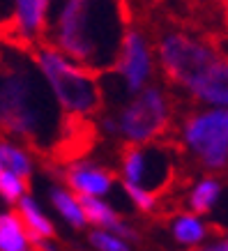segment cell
I'll return each instance as SVG.
<instances>
[{"label":"cell","mask_w":228,"mask_h":251,"mask_svg":"<svg viewBox=\"0 0 228 251\" xmlns=\"http://www.w3.org/2000/svg\"><path fill=\"white\" fill-rule=\"evenodd\" d=\"M90 244L99 251H129L127 240H122L120 235H115L111 230H92L90 233Z\"/></svg>","instance_id":"cell-19"},{"label":"cell","mask_w":228,"mask_h":251,"mask_svg":"<svg viewBox=\"0 0 228 251\" xmlns=\"http://www.w3.org/2000/svg\"><path fill=\"white\" fill-rule=\"evenodd\" d=\"M129 28L127 0H49L39 42L95 74L115 67Z\"/></svg>","instance_id":"cell-2"},{"label":"cell","mask_w":228,"mask_h":251,"mask_svg":"<svg viewBox=\"0 0 228 251\" xmlns=\"http://www.w3.org/2000/svg\"><path fill=\"white\" fill-rule=\"evenodd\" d=\"M65 182L76 196H104L113 189L115 175L90 161H74L65 171Z\"/></svg>","instance_id":"cell-10"},{"label":"cell","mask_w":228,"mask_h":251,"mask_svg":"<svg viewBox=\"0 0 228 251\" xmlns=\"http://www.w3.org/2000/svg\"><path fill=\"white\" fill-rule=\"evenodd\" d=\"M14 23V0H0V30H12Z\"/></svg>","instance_id":"cell-21"},{"label":"cell","mask_w":228,"mask_h":251,"mask_svg":"<svg viewBox=\"0 0 228 251\" xmlns=\"http://www.w3.org/2000/svg\"><path fill=\"white\" fill-rule=\"evenodd\" d=\"M51 203H53L58 214L67 221L69 226L83 228L85 224H88V219H85V214H83V207H81V201H78V196L72 194L69 189L53 187V189H51Z\"/></svg>","instance_id":"cell-13"},{"label":"cell","mask_w":228,"mask_h":251,"mask_svg":"<svg viewBox=\"0 0 228 251\" xmlns=\"http://www.w3.org/2000/svg\"><path fill=\"white\" fill-rule=\"evenodd\" d=\"M30 240L19 212L0 214V251H28Z\"/></svg>","instance_id":"cell-12"},{"label":"cell","mask_w":228,"mask_h":251,"mask_svg":"<svg viewBox=\"0 0 228 251\" xmlns=\"http://www.w3.org/2000/svg\"><path fill=\"white\" fill-rule=\"evenodd\" d=\"M182 143L207 171L228 168V106L191 113L182 125Z\"/></svg>","instance_id":"cell-5"},{"label":"cell","mask_w":228,"mask_h":251,"mask_svg":"<svg viewBox=\"0 0 228 251\" xmlns=\"http://www.w3.org/2000/svg\"><path fill=\"white\" fill-rule=\"evenodd\" d=\"M49 0H14V23H12V42L32 46L42 39L46 25Z\"/></svg>","instance_id":"cell-9"},{"label":"cell","mask_w":228,"mask_h":251,"mask_svg":"<svg viewBox=\"0 0 228 251\" xmlns=\"http://www.w3.org/2000/svg\"><path fill=\"white\" fill-rule=\"evenodd\" d=\"M30 53L65 115L88 120L104 108L99 74L72 62L67 55L44 42H35Z\"/></svg>","instance_id":"cell-3"},{"label":"cell","mask_w":228,"mask_h":251,"mask_svg":"<svg viewBox=\"0 0 228 251\" xmlns=\"http://www.w3.org/2000/svg\"><path fill=\"white\" fill-rule=\"evenodd\" d=\"M207 249H212V251H228V237H226V240H221V242H214L212 247H207Z\"/></svg>","instance_id":"cell-22"},{"label":"cell","mask_w":228,"mask_h":251,"mask_svg":"<svg viewBox=\"0 0 228 251\" xmlns=\"http://www.w3.org/2000/svg\"><path fill=\"white\" fill-rule=\"evenodd\" d=\"M184 90L207 106H228V60L217 55L196 78H191Z\"/></svg>","instance_id":"cell-8"},{"label":"cell","mask_w":228,"mask_h":251,"mask_svg":"<svg viewBox=\"0 0 228 251\" xmlns=\"http://www.w3.org/2000/svg\"><path fill=\"white\" fill-rule=\"evenodd\" d=\"M171 233H173L177 244L196 247V244L205 242L207 226L198 219L196 214H180V217H175L173 224H171Z\"/></svg>","instance_id":"cell-14"},{"label":"cell","mask_w":228,"mask_h":251,"mask_svg":"<svg viewBox=\"0 0 228 251\" xmlns=\"http://www.w3.org/2000/svg\"><path fill=\"white\" fill-rule=\"evenodd\" d=\"M221 184L212 177H205L191 189L189 194V207L194 210V214H205L214 207V203L219 201Z\"/></svg>","instance_id":"cell-17"},{"label":"cell","mask_w":228,"mask_h":251,"mask_svg":"<svg viewBox=\"0 0 228 251\" xmlns=\"http://www.w3.org/2000/svg\"><path fill=\"white\" fill-rule=\"evenodd\" d=\"M125 191H127L129 201L141 210V212H152V210L157 207V196L150 194V191H145V189H141L136 184H129V182H125Z\"/></svg>","instance_id":"cell-20"},{"label":"cell","mask_w":228,"mask_h":251,"mask_svg":"<svg viewBox=\"0 0 228 251\" xmlns=\"http://www.w3.org/2000/svg\"><path fill=\"white\" fill-rule=\"evenodd\" d=\"M25 191H28L25 177L12 173L7 168L0 171V196L5 198L7 203H16L21 196H25Z\"/></svg>","instance_id":"cell-18"},{"label":"cell","mask_w":228,"mask_h":251,"mask_svg":"<svg viewBox=\"0 0 228 251\" xmlns=\"http://www.w3.org/2000/svg\"><path fill=\"white\" fill-rule=\"evenodd\" d=\"M120 173L125 182L159 196L175 177V154L164 143H127L120 154Z\"/></svg>","instance_id":"cell-6"},{"label":"cell","mask_w":228,"mask_h":251,"mask_svg":"<svg viewBox=\"0 0 228 251\" xmlns=\"http://www.w3.org/2000/svg\"><path fill=\"white\" fill-rule=\"evenodd\" d=\"M217 55H221L217 46L184 32H166L157 44V58L164 74L180 88H187L191 78H196Z\"/></svg>","instance_id":"cell-7"},{"label":"cell","mask_w":228,"mask_h":251,"mask_svg":"<svg viewBox=\"0 0 228 251\" xmlns=\"http://www.w3.org/2000/svg\"><path fill=\"white\" fill-rule=\"evenodd\" d=\"M0 161H2V168H7L12 173L21 175V177H30L32 175V159L30 154L25 152L23 148L9 143V141H0Z\"/></svg>","instance_id":"cell-16"},{"label":"cell","mask_w":228,"mask_h":251,"mask_svg":"<svg viewBox=\"0 0 228 251\" xmlns=\"http://www.w3.org/2000/svg\"><path fill=\"white\" fill-rule=\"evenodd\" d=\"M171 122V99L159 85H145L143 90L125 99L120 106L101 115V129L106 136H118L125 143H148L166 131Z\"/></svg>","instance_id":"cell-4"},{"label":"cell","mask_w":228,"mask_h":251,"mask_svg":"<svg viewBox=\"0 0 228 251\" xmlns=\"http://www.w3.org/2000/svg\"><path fill=\"white\" fill-rule=\"evenodd\" d=\"M67 115L32 60L30 46L0 42V131L39 150L55 152Z\"/></svg>","instance_id":"cell-1"},{"label":"cell","mask_w":228,"mask_h":251,"mask_svg":"<svg viewBox=\"0 0 228 251\" xmlns=\"http://www.w3.org/2000/svg\"><path fill=\"white\" fill-rule=\"evenodd\" d=\"M78 201H81L85 219L90 221V224H95V226H99V228H106L113 233L118 228V224L122 221L115 214L113 207L108 205V203H104L99 196H78Z\"/></svg>","instance_id":"cell-15"},{"label":"cell","mask_w":228,"mask_h":251,"mask_svg":"<svg viewBox=\"0 0 228 251\" xmlns=\"http://www.w3.org/2000/svg\"><path fill=\"white\" fill-rule=\"evenodd\" d=\"M0 171H2V161H0Z\"/></svg>","instance_id":"cell-23"},{"label":"cell","mask_w":228,"mask_h":251,"mask_svg":"<svg viewBox=\"0 0 228 251\" xmlns=\"http://www.w3.org/2000/svg\"><path fill=\"white\" fill-rule=\"evenodd\" d=\"M16 203H19V217H21L23 226H25V233H28L30 244H39L42 249H51L49 240L55 237L53 224L46 219L44 212L39 210V205L32 201V198L21 196Z\"/></svg>","instance_id":"cell-11"}]
</instances>
